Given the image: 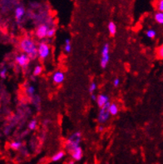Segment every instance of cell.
<instances>
[{
    "mask_svg": "<svg viewBox=\"0 0 163 164\" xmlns=\"http://www.w3.org/2000/svg\"><path fill=\"white\" fill-rule=\"evenodd\" d=\"M19 48L22 53H24L29 56L31 60H34L38 58V44L33 39L29 36H25L20 40Z\"/></svg>",
    "mask_w": 163,
    "mask_h": 164,
    "instance_id": "cell-1",
    "label": "cell"
},
{
    "mask_svg": "<svg viewBox=\"0 0 163 164\" xmlns=\"http://www.w3.org/2000/svg\"><path fill=\"white\" fill-rule=\"evenodd\" d=\"M82 141V133L80 131H76L73 133L65 142L64 144V148L67 152H71L73 151L74 149L77 148L80 146V142Z\"/></svg>",
    "mask_w": 163,
    "mask_h": 164,
    "instance_id": "cell-2",
    "label": "cell"
},
{
    "mask_svg": "<svg viewBox=\"0 0 163 164\" xmlns=\"http://www.w3.org/2000/svg\"><path fill=\"white\" fill-rule=\"evenodd\" d=\"M50 53L51 47L48 43H47L44 40L39 42L38 44V58H39L40 60L44 61L47 59H48L50 56Z\"/></svg>",
    "mask_w": 163,
    "mask_h": 164,
    "instance_id": "cell-3",
    "label": "cell"
},
{
    "mask_svg": "<svg viewBox=\"0 0 163 164\" xmlns=\"http://www.w3.org/2000/svg\"><path fill=\"white\" fill-rule=\"evenodd\" d=\"M109 61H110V45L109 43H105L102 47L101 60H100V66L102 69H105L107 67Z\"/></svg>",
    "mask_w": 163,
    "mask_h": 164,
    "instance_id": "cell-4",
    "label": "cell"
},
{
    "mask_svg": "<svg viewBox=\"0 0 163 164\" xmlns=\"http://www.w3.org/2000/svg\"><path fill=\"white\" fill-rule=\"evenodd\" d=\"M14 61H15V63L18 66L22 68L26 69L27 67H28V65H29L30 62H31V59L26 53H21L19 54L16 55Z\"/></svg>",
    "mask_w": 163,
    "mask_h": 164,
    "instance_id": "cell-5",
    "label": "cell"
},
{
    "mask_svg": "<svg viewBox=\"0 0 163 164\" xmlns=\"http://www.w3.org/2000/svg\"><path fill=\"white\" fill-rule=\"evenodd\" d=\"M111 104V102H108L107 105H105L103 108H101L98 113V116H97V122L100 124H105L108 121L111 114L109 113V106Z\"/></svg>",
    "mask_w": 163,
    "mask_h": 164,
    "instance_id": "cell-6",
    "label": "cell"
},
{
    "mask_svg": "<svg viewBox=\"0 0 163 164\" xmlns=\"http://www.w3.org/2000/svg\"><path fill=\"white\" fill-rule=\"evenodd\" d=\"M50 27L46 24H39L38 27L35 29V36L36 38L39 40H44L47 39V32Z\"/></svg>",
    "mask_w": 163,
    "mask_h": 164,
    "instance_id": "cell-7",
    "label": "cell"
},
{
    "mask_svg": "<svg viewBox=\"0 0 163 164\" xmlns=\"http://www.w3.org/2000/svg\"><path fill=\"white\" fill-rule=\"evenodd\" d=\"M26 14V10L23 5H18L14 9V18L16 22L18 24H20L23 21L24 16Z\"/></svg>",
    "mask_w": 163,
    "mask_h": 164,
    "instance_id": "cell-8",
    "label": "cell"
},
{
    "mask_svg": "<svg viewBox=\"0 0 163 164\" xmlns=\"http://www.w3.org/2000/svg\"><path fill=\"white\" fill-rule=\"evenodd\" d=\"M65 80V73L62 71L58 70L53 73V74L52 76V81L54 84H62V82Z\"/></svg>",
    "mask_w": 163,
    "mask_h": 164,
    "instance_id": "cell-9",
    "label": "cell"
},
{
    "mask_svg": "<svg viewBox=\"0 0 163 164\" xmlns=\"http://www.w3.org/2000/svg\"><path fill=\"white\" fill-rule=\"evenodd\" d=\"M96 102H97V105L101 108H103L105 105H107L108 102H110V98L107 94H100L97 96Z\"/></svg>",
    "mask_w": 163,
    "mask_h": 164,
    "instance_id": "cell-10",
    "label": "cell"
},
{
    "mask_svg": "<svg viewBox=\"0 0 163 164\" xmlns=\"http://www.w3.org/2000/svg\"><path fill=\"white\" fill-rule=\"evenodd\" d=\"M70 154H71V157H72L73 160H74L75 162H78V161L81 160L82 158V157H83V150L79 146L77 148L74 149Z\"/></svg>",
    "mask_w": 163,
    "mask_h": 164,
    "instance_id": "cell-11",
    "label": "cell"
},
{
    "mask_svg": "<svg viewBox=\"0 0 163 164\" xmlns=\"http://www.w3.org/2000/svg\"><path fill=\"white\" fill-rule=\"evenodd\" d=\"M22 147H23V142L20 140H13L10 142L9 143V148L13 151H19L22 148Z\"/></svg>",
    "mask_w": 163,
    "mask_h": 164,
    "instance_id": "cell-12",
    "label": "cell"
},
{
    "mask_svg": "<svg viewBox=\"0 0 163 164\" xmlns=\"http://www.w3.org/2000/svg\"><path fill=\"white\" fill-rule=\"evenodd\" d=\"M66 155V152L64 150H60V151H58L55 154H53V156L52 157V158H51V160L52 162H58V161L62 160V158L65 157Z\"/></svg>",
    "mask_w": 163,
    "mask_h": 164,
    "instance_id": "cell-13",
    "label": "cell"
},
{
    "mask_svg": "<svg viewBox=\"0 0 163 164\" xmlns=\"http://www.w3.org/2000/svg\"><path fill=\"white\" fill-rule=\"evenodd\" d=\"M108 110L111 116H116L118 114V112H119V108H118V105L116 104V102H111Z\"/></svg>",
    "mask_w": 163,
    "mask_h": 164,
    "instance_id": "cell-14",
    "label": "cell"
},
{
    "mask_svg": "<svg viewBox=\"0 0 163 164\" xmlns=\"http://www.w3.org/2000/svg\"><path fill=\"white\" fill-rule=\"evenodd\" d=\"M107 29H108L109 34L112 36V37L116 35V31H117V27H116V24L113 21L109 22L108 25H107Z\"/></svg>",
    "mask_w": 163,
    "mask_h": 164,
    "instance_id": "cell-15",
    "label": "cell"
},
{
    "mask_svg": "<svg viewBox=\"0 0 163 164\" xmlns=\"http://www.w3.org/2000/svg\"><path fill=\"white\" fill-rule=\"evenodd\" d=\"M25 92H26V94H27L28 98H33L35 96V94H36L35 87L33 86V85H32V84H28V85L26 87Z\"/></svg>",
    "mask_w": 163,
    "mask_h": 164,
    "instance_id": "cell-16",
    "label": "cell"
},
{
    "mask_svg": "<svg viewBox=\"0 0 163 164\" xmlns=\"http://www.w3.org/2000/svg\"><path fill=\"white\" fill-rule=\"evenodd\" d=\"M154 20H155L156 24L163 26V13L156 11L154 13Z\"/></svg>",
    "mask_w": 163,
    "mask_h": 164,
    "instance_id": "cell-17",
    "label": "cell"
},
{
    "mask_svg": "<svg viewBox=\"0 0 163 164\" xmlns=\"http://www.w3.org/2000/svg\"><path fill=\"white\" fill-rule=\"evenodd\" d=\"M43 66L40 65V64H37V65L34 67L33 70V75L35 76V77H39V76H40V75L43 73Z\"/></svg>",
    "mask_w": 163,
    "mask_h": 164,
    "instance_id": "cell-18",
    "label": "cell"
},
{
    "mask_svg": "<svg viewBox=\"0 0 163 164\" xmlns=\"http://www.w3.org/2000/svg\"><path fill=\"white\" fill-rule=\"evenodd\" d=\"M72 50V44H71V40L68 38H66L64 40V52L66 53H69Z\"/></svg>",
    "mask_w": 163,
    "mask_h": 164,
    "instance_id": "cell-19",
    "label": "cell"
},
{
    "mask_svg": "<svg viewBox=\"0 0 163 164\" xmlns=\"http://www.w3.org/2000/svg\"><path fill=\"white\" fill-rule=\"evenodd\" d=\"M156 58L157 59H162L163 60V43L156 48Z\"/></svg>",
    "mask_w": 163,
    "mask_h": 164,
    "instance_id": "cell-20",
    "label": "cell"
},
{
    "mask_svg": "<svg viewBox=\"0 0 163 164\" xmlns=\"http://www.w3.org/2000/svg\"><path fill=\"white\" fill-rule=\"evenodd\" d=\"M155 8L156 11L163 13V0H156L155 2Z\"/></svg>",
    "mask_w": 163,
    "mask_h": 164,
    "instance_id": "cell-21",
    "label": "cell"
},
{
    "mask_svg": "<svg viewBox=\"0 0 163 164\" xmlns=\"http://www.w3.org/2000/svg\"><path fill=\"white\" fill-rule=\"evenodd\" d=\"M146 36L147 37L148 39H153L154 38H156V32L154 29H152V28L147 29V30L146 31Z\"/></svg>",
    "mask_w": 163,
    "mask_h": 164,
    "instance_id": "cell-22",
    "label": "cell"
},
{
    "mask_svg": "<svg viewBox=\"0 0 163 164\" xmlns=\"http://www.w3.org/2000/svg\"><path fill=\"white\" fill-rule=\"evenodd\" d=\"M97 85L95 82H92L90 83L89 86H88V93H89L90 95L95 94V92H96V90H97Z\"/></svg>",
    "mask_w": 163,
    "mask_h": 164,
    "instance_id": "cell-23",
    "label": "cell"
},
{
    "mask_svg": "<svg viewBox=\"0 0 163 164\" xmlns=\"http://www.w3.org/2000/svg\"><path fill=\"white\" fill-rule=\"evenodd\" d=\"M56 31H57V29H56V27H51L49 29H48V32H47V39H53V37L56 34Z\"/></svg>",
    "mask_w": 163,
    "mask_h": 164,
    "instance_id": "cell-24",
    "label": "cell"
},
{
    "mask_svg": "<svg viewBox=\"0 0 163 164\" xmlns=\"http://www.w3.org/2000/svg\"><path fill=\"white\" fill-rule=\"evenodd\" d=\"M37 125H38V122L36 119H32L29 121V123H28V129L30 130V131H33L36 129L37 128Z\"/></svg>",
    "mask_w": 163,
    "mask_h": 164,
    "instance_id": "cell-25",
    "label": "cell"
},
{
    "mask_svg": "<svg viewBox=\"0 0 163 164\" xmlns=\"http://www.w3.org/2000/svg\"><path fill=\"white\" fill-rule=\"evenodd\" d=\"M7 75H8V68L6 66H3L0 70V77L3 79H5L7 78Z\"/></svg>",
    "mask_w": 163,
    "mask_h": 164,
    "instance_id": "cell-26",
    "label": "cell"
},
{
    "mask_svg": "<svg viewBox=\"0 0 163 164\" xmlns=\"http://www.w3.org/2000/svg\"><path fill=\"white\" fill-rule=\"evenodd\" d=\"M120 83H121V80L119 78H115L114 79H113V86L115 87V88H118V87L120 86Z\"/></svg>",
    "mask_w": 163,
    "mask_h": 164,
    "instance_id": "cell-27",
    "label": "cell"
},
{
    "mask_svg": "<svg viewBox=\"0 0 163 164\" xmlns=\"http://www.w3.org/2000/svg\"><path fill=\"white\" fill-rule=\"evenodd\" d=\"M104 126L103 124H100V125L97 127V132H99V133H102L103 131H104Z\"/></svg>",
    "mask_w": 163,
    "mask_h": 164,
    "instance_id": "cell-28",
    "label": "cell"
},
{
    "mask_svg": "<svg viewBox=\"0 0 163 164\" xmlns=\"http://www.w3.org/2000/svg\"><path fill=\"white\" fill-rule=\"evenodd\" d=\"M90 98H91V100H92V101H96V100H97V96L95 95V94L90 95Z\"/></svg>",
    "mask_w": 163,
    "mask_h": 164,
    "instance_id": "cell-29",
    "label": "cell"
},
{
    "mask_svg": "<svg viewBox=\"0 0 163 164\" xmlns=\"http://www.w3.org/2000/svg\"><path fill=\"white\" fill-rule=\"evenodd\" d=\"M74 163H75V161L73 160V161H71V162H69V163H68V164H74Z\"/></svg>",
    "mask_w": 163,
    "mask_h": 164,
    "instance_id": "cell-30",
    "label": "cell"
},
{
    "mask_svg": "<svg viewBox=\"0 0 163 164\" xmlns=\"http://www.w3.org/2000/svg\"><path fill=\"white\" fill-rule=\"evenodd\" d=\"M106 164H109V163H106Z\"/></svg>",
    "mask_w": 163,
    "mask_h": 164,
    "instance_id": "cell-31",
    "label": "cell"
},
{
    "mask_svg": "<svg viewBox=\"0 0 163 164\" xmlns=\"http://www.w3.org/2000/svg\"><path fill=\"white\" fill-rule=\"evenodd\" d=\"M27 164H31V163H27Z\"/></svg>",
    "mask_w": 163,
    "mask_h": 164,
    "instance_id": "cell-32",
    "label": "cell"
}]
</instances>
